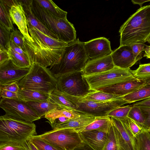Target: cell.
Listing matches in <instances>:
<instances>
[{"label":"cell","mask_w":150,"mask_h":150,"mask_svg":"<svg viewBox=\"0 0 150 150\" xmlns=\"http://www.w3.org/2000/svg\"><path fill=\"white\" fill-rule=\"evenodd\" d=\"M120 45L147 42L150 36V5L141 7L120 27Z\"/></svg>","instance_id":"obj_1"},{"label":"cell","mask_w":150,"mask_h":150,"mask_svg":"<svg viewBox=\"0 0 150 150\" xmlns=\"http://www.w3.org/2000/svg\"><path fill=\"white\" fill-rule=\"evenodd\" d=\"M88 59L84 42L78 38L68 44L60 58L49 69L57 78L63 75L81 71Z\"/></svg>","instance_id":"obj_2"},{"label":"cell","mask_w":150,"mask_h":150,"mask_svg":"<svg viewBox=\"0 0 150 150\" xmlns=\"http://www.w3.org/2000/svg\"><path fill=\"white\" fill-rule=\"evenodd\" d=\"M32 9L38 19L60 40L69 44L76 40L74 27L67 17L54 15L40 6L36 0H32Z\"/></svg>","instance_id":"obj_3"},{"label":"cell","mask_w":150,"mask_h":150,"mask_svg":"<svg viewBox=\"0 0 150 150\" xmlns=\"http://www.w3.org/2000/svg\"><path fill=\"white\" fill-rule=\"evenodd\" d=\"M16 83L20 89L50 95L57 86V79L49 68L33 63L29 72Z\"/></svg>","instance_id":"obj_4"},{"label":"cell","mask_w":150,"mask_h":150,"mask_svg":"<svg viewBox=\"0 0 150 150\" xmlns=\"http://www.w3.org/2000/svg\"><path fill=\"white\" fill-rule=\"evenodd\" d=\"M36 126L32 122L16 119L5 114L0 117V142L23 143L36 135Z\"/></svg>","instance_id":"obj_5"},{"label":"cell","mask_w":150,"mask_h":150,"mask_svg":"<svg viewBox=\"0 0 150 150\" xmlns=\"http://www.w3.org/2000/svg\"><path fill=\"white\" fill-rule=\"evenodd\" d=\"M64 94L76 105L77 108L76 113L80 115H86L96 117H108V114L110 111L127 103L123 98L106 102H98Z\"/></svg>","instance_id":"obj_6"},{"label":"cell","mask_w":150,"mask_h":150,"mask_svg":"<svg viewBox=\"0 0 150 150\" xmlns=\"http://www.w3.org/2000/svg\"><path fill=\"white\" fill-rule=\"evenodd\" d=\"M32 38L33 41L31 42L24 38L25 52L32 64L36 63L46 68L59 59L65 47H51Z\"/></svg>","instance_id":"obj_7"},{"label":"cell","mask_w":150,"mask_h":150,"mask_svg":"<svg viewBox=\"0 0 150 150\" xmlns=\"http://www.w3.org/2000/svg\"><path fill=\"white\" fill-rule=\"evenodd\" d=\"M83 76L86 80L91 90L93 91H99L135 78L130 69H123L115 67L103 72Z\"/></svg>","instance_id":"obj_8"},{"label":"cell","mask_w":150,"mask_h":150,"mask_svg":"<svg viewBox=\"0 0 150 150\" xmlns=\"http://www.w3.org/2000/svg\"><path fill=\"white\" fill-rule=\"evenodd\" d=\"M33 136L62 150H73L82 142L79 133L69 128L55 129Z\"/></svg>","instance_id":"obj_9"},{"label":"cell","mask_w":150,"mask_h":150,"mask_svg":"<svg viewBox=\"0 0 150 150\" xmlns=\"http://www.w3.org/2000/svg\"><path fill=\"white\" fill-rule=\"evenodd\" d=\"M57 79L58 90L69 95L83 97L94 91L91 90L81 71L61 76Z\"/></svg>","instance_id":"obj_10"},{"label":"cell","mask_w":150,"mask_h":150,"mask_svg":"<svg viewBox=\"0 0 150 150\" xmlns=\"http://www.w3.org/2000/svg\"><path fill=\"white\" fill-rule=\"evenodd\" d=\"M0 107L6 115L16 119L33 122L41 118L26 103L18 98H2Z\"/></svg>","instance_id":"obj_11"},{"label":"cell","mask_w":150,"mask_h":150,"mask_svg":"<svg viewBox=\"0 0 150 150\" xmlns=\"http://www.w3.org/2000/svg\"><path fill=\"white\" fill-rule=\"evenodd\" d=\"M30 68H21L15 65L11 59L0 65V85L16 82L29 72Z\"/></svg>","instance_id":"obj_12"},{"label":"cell","mask_w":150,"mask_h":150,"mask_svg":"<svg viewBox=\"0 0 150 150\" xmlns=\"http://www.w3.org/2000/svg\"><path fill=\"white\" fill-rule=\"evenodd\" d=\"M84 47L88 59L104 57L110 55L112 50L110 41L104 37H100L84 42Z\"/></svg>","instance_id":"obj_13"},{"label":"cell","mask_w":150,"mask_h":150,"mask_svg":"<svg viewBox=\"0 0 150 150\" xmlns=\"http://www.w3.org/2000/svg\"><path fill=\"white\" fill-rule=\"evenodd\" d=\"M9 12L12 21L26 39L33 41L28 30L26 17L21 0H12Z\"/></svg>","instance_id":"obj_14"},{"label":"cell","mask_w":150,"mask_h":150,"mask_svg":"<svg viewBox=\"0 0 150 150\" xmlns=\"http://www.w3.org/2000/svg\"><path fill=\"white\" fill-rule=\"evenodd\" d=\"M146 85V80L135 78L99 91L123 96L136 91Z\"/></svg>","instance_id":"obj_15"},{"label":"cell","mask_w":150,"mask_h":150,"mask_svg":"<svg viewBox=\"0 0 150 150\" xmlns=\"http://www.w3.org/2000/svg\"><path fill=\"white\" fill-rule=\"evenodd\" d=\"M111 56L115 67L122 69H129L137 62L128 45L120 46L112 52Z\"/></svg>","instance_id":"obj_16"},{"label":"cell","mask_w":150,"mask_h":150,"mask_svg":"<svg viewBox=\"0 0 150 150\" xmlns=\"http://www.w3.org/2000/svg\"><path fill=\"white\" fill-rule=\"evenodd\" d=\"M115 67L111 54L87 61L81 71L83 76L89 75L110 70Z\"/></svg>","instance_id":"obj_17"},{"label":"cell","mask_w":150,"mask_h":150,"mask_svg":"<svg viewBox=\"0 0 150 150\" xmlns=\"http://www.w3.org/2000/svg\"><path fill=\"white\" fill-rule=\"evenodd\" d=\"M108 133L94 130L82 131L79 133L82 142L95 150H102L106 141Z\"/></svg>","instance_id":"obj_18"},{"label":"cell","mask_w":150,"mask_h":150,"mask_svg":"<svg viewBox=\"0 0 150 150\" xmlns=\"http://www.w3.org/2000/svg\"><path fill=\"white\" fill-rule=\"evenodd\" d=\"M20 0L25 11L28 27H34L50 37L60 40L56 35L46 27L33 14L32 9V0Z\"/></svg>","instance_id":"obj_19"},{"label":"cell","mask_w":150,"mask_h":150,"mask_svg":"<svg viewBox=\"0 0 150 150\" xmlns=\"http://www.w3.org/2000/svg\"><path fill=\"white\" fill-rule=\"evenodd\" d=\"M96 117L86 115H81L74 119H68L64 122L56 125L53 129L69 128L73 129L78 132L82 130L94 121Z\"/></svg>","instance_id":"obj_20"},{"label":"cell","mask_w":150,"mask_h":150,"mask_svg":"<svg viewBox=\"0 0 150 150\" xmlns=\"http://www.w3.org/2000/svg\"><path fill=\"white\" fill-rule=\"evenodd\" d=\"M112 121L119 132L129 150H137L135 137L129 129L124 119L110 117Z\"/></svg>","instance_id":"obj_21"},{"label":"cell","mask_w":150,"mask_h":150,"mask_svg":"<svg viewBox=\"0 0 150 150\" xmlns=\"http://www.w3.org/2000/svg\"><path fill=\"white\" fill-rule=\"evenodd\" d=\"M28 28L29 34L32 38L51 47H64L68 44L60 40L50 37L34 27H29Z\"/></svg>","instance_id":"obj_22"},{"label":"cell","mask_w":150,"mask_h":150,"mask_svg":"<svg viewBox=\"0 0 150 150\" xmlns=\"http://www.w3.org/2000/svg\"><path fill=\"white\" fill-rule=\"evenodd\" d=\"M49 97L51 101L57 104L60 108L71 110L76 113V106L58 90L57 86L50 95Z\"/></svg>","instance_id":"obj_23"},{"label":"cell","mask_w":150,"mask_h":150,"mask_svg":"<svg viewBox=\"0 0 150 150\" xmlns=\"http://www.w3.org/2000/svg\"><path fill=\"white\" fill-rule=\"evenodd\" d=\"M12 1V0H0V24L12 31L15 29L9 12Z\"/></svg>","instance_id":"obj_24"},{"label":"cell","mask_w":150,"mask_h":150,"mask_svg":"<svg viewBox=\"0 0 150 150\" xmlns=\"http://www.w3.org/2000/svg\"><path fill=\"white\" fill-rule=\"evenodd\" d=\"M26 103L41 118L52 110L60 108L57 104L52 102L50 98L45 101H32Z\"/></svg>","instance_id":"obj_25"},{"label":"cell","mask_w":150,"mask_h":150,"mask_svg":"<svg viewBox=\"0 0 150 150\" xmlns=\"http://www.w3.org/2000/svg\"><path fill=\"white\" fill-rule=\"evenodd\" d=\"M18 98L26 103L28 102H43L50 99V95L36 91L19 88L17 93Z\"/></svg>","instance_id":"obj_26"},{"label":"cell","mask_w":150,"mask_h":150,"mask_svg":"<svg viewBox=\"0 0 150 150\" xmlns=\"http://www.w3.org/2000/svg\"><path fill=\"white\" fill-rule=\"evenodd\" d=\"M80 115L71 110L58 108L49 112L44 117L48 120L51 125L55 119L58 118L65 117L71 119L79 117Z\"/></svg>","instance_id":"obj_27"},{"label":"cell","mask_w":150,"mask_h":150,"mask_svg":"<svg viewBox=\"0 0 150 150\" xmlns=\"http://www.w3.org/2000/svg\"><path fill=\"white\" fill-rule=\"evenodd\" d=\"M111 124L112 121L110 117H96L94 121L86 127L81 132L97 130L108 132Z\"/></svg>","instance_id":"obj_28"},{"label":"cell","mask_w":150,"mask_h":150,"mask_svg":"<svg viewBox=\"0 0 150 150\" xmlns=\"http://www.w3.org/2000/svg\"><path fill=\"white\" fill-rule=\"evenodd\" d=\"M82 98L88 100L98 102H106L123 98V96L97 91H93Z\"/></svg>","instance_id":"obj_29"},{"label":"cell","mask_w":150,"mask_h":150,"mask_svg":"<svg viewBox=\"0 0 150 150\" xmlns=\"http://www.w3.org/2000/svg\"><path fill=\"white\" fill-rule=\"evenodd\" d=\"M150 97V86H146L132 93L123 96L127 103L137 102Z\"/></svg>","instance_id":"obj_30"},{"label":"cell","mask_w":150,"mask_h":150,"mask_svg":"<svg viewBox=\"0 0 150 150\" xmlns=\"http://www.w3.org/2000/svg\"><path fill=\"white\" fill-rule=\"evenodd\" d=\"M39 5L52 14L60 18L67 17V12L64 11L51 0H36Z\"/></svg>","instance_id":"obj_31"},{"label":"cell","mask_w":150,"mask_h":150,"mask_svg":"<svg viewBox=\"0 0 150 150\" xmlns=\"http://www.w3.org/2000/svg\"><path fill=\"white\" fill-rule=\"evenodd\" d=\"M10 59L16 66L21 68H30L31 63L28 57L16 52L10 47L8 50Z\"/></svg>","instance_id":"obj_32"},{"label":"cell","mask_w":150,"mask_h":150,"mask_svg":"<svg viewBox=\"0 0 150 150\" xmlns=\"http://www.w3.org/2000/svg\"><path fill=\"white\" fill-rule=\"evenodd\" d=\"M137 150H150V133L146 129L135 137Z\"/></svg>","instance_id":"obj_33"},{"label":"cell","mask_w":150,"mask_h":150,"mask_svg":"<svg viewBox=\"0 0 150 150\" xmlns=\"http://www.w3.org/2000/svg\"><path fill=\"white\" fill-rule=\"evenodd\" d=\"M11 31L0 24V49L8 51L10 47Z\"/></svg>","instance_id":"obj_34"},{"label":"cell","mask_w":150,"mask_h":150,"mask_svg":"<svg viewBox=\"0 0 150 150\" xmlns=\"http://www.w3.org/2000/svg\"><path fill=\"white\" fill-rule=\"evenodd\" d=\"M132 72L136 78L145 80L150 79V63L140 64Z\"/></svg>","instance_id":"obj_35"},{"label":"cell","mask_w":150,"mask_h":150,"mask_svg":"<svg viewBox=\"0 0 150 150\" xmlns=\"http://www.w3.org/2000/svg\"><path fill=\"white\" fill-rule=\"evenodd\" d=\"M132 106L127 105L117 107L110 111L108 113V116L120 119H125L128 117Z\"/></svg>","instance_id":"obj_36"},{"label":"cell","mask_w":150,"mask_h":150,"mask_svg":"<svg viewBox=\"0 0 150 150\" xmlns=\"http://www.w3.org/2000/svg\"><path fill=\"white\" fill-rule=\"evenodd\" d=\"M102 150H118L117 144L112 122L106 141Z\"/></svg>","instance_id":"obj_37"},{"label":"cell","mask_w":150,"mask_h":150,"mask_svg":"<svg viewBox=\"0 0 150 150\" xmlns=\"http://www.w3.org/2000/svg\"><path fill=\"white\" fill-rule=\"evenodd\" d=\"M124 120L129 129L133 136L135 137L147 129L128 117L125 119Z\"/></svg>","instance_id":"obj_38"},{"label":"cell","mask_w":150,"mask_h":150,"mask_svg":"<svg viewBox=\"0 0 150 150\" xmlns=\"http://www.w3.org/2000/svg\"><path fill=\"white\" fill-rule=\"evenodd\" d=\"M128 117L144 127V118L139 107L132 106Z\"/></svg>","instance_id":"obj_39"},{"label":"cell","mask_w":150,"mask_h":150,"mask_svg":"<svg viewBox=\"0 0 150 150\" xmlns=\"http://www.w3.org/2000/svg\"><path fill=\"white\" fill-rule=\"evenodd\" d=\"M24 37L19 30L16 28L11 32L10 40L25 52L24 43Z\"/></svg>","instance_id":"obj_40"},{"label":"cell","mask_w":150,"mask_h":150,"mask_svg":"<svg viewBox=\"0 0 150 150\" xmlns=\"http://www.w3.org/2000/svg\"><path fill=\"white\" fill-rule=\"evenodd\" d=\"M29 139L38 150H62L33 136Z\"/></svg>","instance_id":"obj_41"},{"label":"cell","mask_w":150,"mask_h":150,"mask_svg":"<svg viewBox=\"0 0 150 150\" xmlns=\"http://www.w3.org/2000/svg\"><path fill=\"white\" fill-rule=\"evenodd\" d=\"M0 150H27L23 143L15 142H0Z\"/></svg>","instance_id":"obj_42"},{"label":"cell","mask_w":150,"mask_h":150,"mask_svg":"<svg viewBox=\"0 0 150 150\" xmlns=\"http://www.w3.org/2000/svg\"><path fill=\"white\" fill-rule=\"evenodd\" d=\"M144 43H138L128 45L132 51L133 57L138 61L142 58V52L144 51Z\"/></svg>","instance_id":"obj_43"},{"label":"cell","mask_w":150,"mask_h":150,"mask_svg":"<svg viewBox=\"0 0 150 150\" xmlns=\"http://www.w3.org/2000/svg\"><path fill=\"white\" fill-rule=\"evenodd\" d=\"M144 118V127L147 129L150 128V107H139Z\"/></svg>","instance_id":"obj_44"},{"label":"cell","mask_w":150,"mask_h":150,"mask_svg":"<svg viewBox=\"0 0 150 150\" xmlns=\"http://www.w3.org/2000/svg\"><path fill=\"white\" fill-rule=\"evenodd\" d=\"M0 97L4 98L14 99L18 98V94L0 88Z\"/></svg>","instance_id":"obj_45"},{"label":"cell","mask_w":150,"mask_h":150,"mask_svg":"<svg viewBox=\"0 0 150 150\" xmlns=\"http://www.w3.org/2000/svg\"><path fill=\"white\" fill-rule=\"evenodd\" d=\"M0 88L17 93H18L19 89V88L16 82L12 83L4 86H0Z\"/></svg>","instance_id":"obj_46"},{"label":"cell","mask_w":150,"mask_h":150,"mask_svg":"<svg viewBox=\"0 0 150 150\" xmlns=\"http://www.w3.org/2000/svg\"><path fill=\"white\" fill-rule=\"evenodd\" d=\"M10 59L8 51L0 49V65Z\"/></svg>","instance_id":"obj_47"},{"label":"cell","mask_w":150,"mask_h":150,"mask_svg":"<svg viewBox=\"0 0 150 150\" xmlns=\"http://www.w3.org/2000/svg\"><path fill=\"white\" fill-rule=\"evenodd\" d=\"M132 106L150 107V97L138 102H135Z\"/></svg>","instance_id":"obj_48"},{"label":"cell","mask_w":150,"mask_h":150,"mask_svg":"<svg viewBox=\"0 0 150 150\" xmlns=\"http://www.w3.org/2000/svg\"><path fill=\"white\" fill-rule=\"evenodd\" d=\"M10 47L16 52L20 54L28 57L25 52H24L21 49L12 42L11 41L10 42Z\"/></svg>","instance_id":"obj_49"},{"label":"cell","mask_w":150,"mask_h":150,"mask_svg":"<svg viewBox=\"0 0 150 150\" xmlns=\"http://www.w3.org/2000/svg\"><path fill=\"white\" fill-rule=\"evenodd\" d=\"M23 143L27 150H38L31 142L29 138Z\"/></svg>","instance_id":"obj_50"},{"label":"cell","mask_w":150,"mask_h":150,"mask_svg":"<svg viewBox=\"0 0 150 150\" xmlns=\"http://www.w3.org/2000/svg\"><path fill=\"white\" fill-rule=\"evenodd\" d=\"M73 150H95L88 145L82 142Z\"/></svg>","instance_id":"obj_51"},{"label":"cell","mask_w":150,"mask_h":150,"mask_svg":"<svg viewBox=\"0 0 150 150\" xmlns=\"http://www.w3.org/2000/svg\"><path fill=\"white\" fill-rule=\"evenodd\" d=\"M145 46V48L144 49L145 54L143 57L150 59V45Z\"/></svg>","instance_id":"obj_52"},{"label":"cell","mask_w":150,"mask_h":150,"mask_svg":"<svg viewBox=\"0 0 150 150\" xmlns=\"http://www.w3.org/2000/svg\"><path fill=\"white\" fill-rule=\"evenodd\" d=\"M131 1L133 4H138L142 7V4L144 3L150 1V0H132Z\"/></svg>","instance_id":"obj_53"},{"label":"cell","mask_w":150,"mask_h":150,"mask_svg":"<svg viewBox=\"0 0 150 150\" xmlns=\"http://www.w3.org/2000/svg\"><path fill=\"white\" fill-rule=\"evenodd\" d=\"M146 86H150V79L146 80Z\"/></svg>","instance_id":"obj_54"},{"label":"cell","mask_w":150,"mask_h":150,"mask_svg":"<svg viewBox=\"0 0 150 150\" xmlns=\"http://www.w3.org/2000/svg\"><path fill=\"white\" fill-rule=\"evenodd\" d=\"M147 42L149 43H150V36L149 37V38H148L147 41Z\"/></svg>","instance_id":"obj_55"},{"label":"cell","mask_w":150,"mask_h":150,"mask_svg":"<svg viewBox=\"0 0 150 150\" xmlns=\"http://www.w3.org/2000/svg\"><path fill=\"white\" fill-rule=\"evenodd\" d=\"M149 132L150 133V128L149 129Z\"/></svg>","instance_id":"obj_56"}]
</instances>
